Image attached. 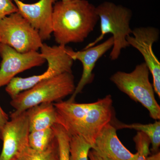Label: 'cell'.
Instances as JSON below:
<instances>
[{
  "label": "cell",
  "mask_w": 160,
  "mask_h": 160,
  "mask_svg": "<svg viewBox=\"0 0 160 160\" xmlns=\"http://www.w3.org/2000/svg\"><path fill=\"white\" fill-rule=\"evenodd\" d=\"M112 98L108 95L90 103L60 101L53 103L58 123L69 136H79L93 147L97 138L113 116Z\"/></svg>",
  "instance_id": "obj_1"
},
{
  "label": "cell",
  "mask_w": 160,
  "mask_h": 160,
  "mask_svg": "<svg viewBox=\"0 0 160 160\" xmlns=\"http://www.w3.org/2000/svg\"><path fill=\"white\" fill-rule=\"evenodd\" d=\"M99 20L95 6L87 0L57 2L52 14L55 40L61 46L82 43L93 31Z\"/></svg>",
  "instance_id": "obj_2"
},
{
  "label": "cell",
  "mask_w": 160,
  "mask_h": 160,
  "mask_svg": "<svg viewBox=\"0 0 160 160\" xmlns=\"http://www.w3.org/2000/svg\"><path fill=\"white\" fill-rule=\"evenodd\" d=\"M96 11L100 20L101 34L84 49L96 46L106 34L111 33L113 45L109 57L112 61H115L119 57L122 49L129 46L126 38L132 32L130 27L132 12L126 6L107 1L96 7Z\"/></svg>",
  "instance_id": "obj_3"
},
{
  "label": "cell",
  "mask_w": 160,
  "mask_h": 160,
  "mask_svg": "<svg viewBox=\"0 0 160 160\" xmlns=\"http://www.w3.org/2000/svg\"><path fill=\"white\" fill-rule=\"evenodd\" d=\"M76 86L72 72H64L43 80L29 90L18 94L10 102L15 111L10 116H16L43 103L59 102L74 92Z\"/></svg>",
  "instance_id": "obj_4"
},
{
  "label": "cell",
  "mask_w": 160,
  "mask_h": 160,
  "mask_svg": "<svg viewBox=\"0 0 160 160\" xmlns=\"http://www.w3.org/2000/svg\"><path fill=\"white\" fill-rule=\"evenodd\" d=\"M149 69L143 62L138 65L131 72H117L110 79L120 91L148 109L152 118L159 120L160 106L155 98L154 89L149 81Z\"/></svg>",
  "instance_id": "obj_5"
},
{
  "label": "cell",
  "mask_w": 160,
  "mask_h": 160,
  "mask_svg": "<svg viewBox=\"0 0 160 160\" xmlns=\"http://www.w3.org/2000/svg\"><path fill=\"white\" fill-rule=\"evenodd\" d=\"M0 43L21 53L38 51L43 44L38 32L18 12L0 21Z\"/></svg>",
  "instance_id": "obj_6"
},
{
  "label": "cell",
  "mask_w": 160,
  "mask_h": 160,
  "mask_svg": "<svg viewBox=\"0 0 160 160\" xmlns=\"http://www.w3.org/2000/svg\"><path fill=\"white\" fill-rule=\"evenodd\" d=\"M2 130L0 138L3 141L0 160H17L26 148L29 146L30 133L27 110L16 116H10Z\"/></svg>",
  "instance_id": "obj_7"
},
{
  "label": "cell",
  "mask_w": 160,
  "mask_h": 160,
  "mask_svg": "<svg viewBox=\"0 0 160 160\" xmlns=\"http://www.w3.org/2000/svg\"><path fill=\"white\" fill-rule=\"evenodd\" d=\"M126 38L129 46L137 49L142 54L153 78L155 92L160 98V62L152 49L153 44L159 38L160 31L158 28L141 27L132 30V34Z\"/></svg>",
  "instance_id": "obj_8"
},
{
  "label": "cell",
  "mask_w": 160,
  "mask_h": 160,
  "mask_svg": "<svg viewBox=\"0 0 160 160\" xmlns=\"http://www.w3.org/2000/svg\"><path fill=\"white\" fill-rule=\"evenodd\" d=\"M0 88L6 86L20 72L42 65L46 60L38 51L21 53L0 43Z\"/></svg>",
  "instance_id": "obj_9"
},
{
  "label": "cell",
  "mask_w": 160,
  "mask_h": 160,
  "mask_svg": "<svg viewBox=\"0 0 160 160\" xmlns=\"http://www.w3.org/2000/svg\"><path fill=\"white\" fill-rule=\"evenodd\" d=\"M12 1L18 12L38 32L42 41L50 39L52 33L53 6L56 0H39L33 4Z\"/></svg>",
  "instance_id": "obj_10"
},
{
  "label": "cell",
  "mask_w": 160,
  "mask_h": 160,
  "mask_svg": "<svg viewBox=\"0 0 160 160\" xmlns=\"http://www.w3.org/2000/svg\"><path fill=\"white\" fill-rule=\"evenodd\" d=\"M113 45V38L111 37L104 42L80 51H75L70 48L69 53L70 56L73 61L78 60L81 62L83 71L81 79L68 101L74 102L77 95L82 92L86 85L91 82L93 78L92 71L97 62L108 50L112 48Z\"/></svg>",
  "instance_id": "obj_11"
},
{
  "label": "cell",
  "mask_w": 160,
  "mask_h": 160,
  "mask_svg": "<svg viewBox=\"0 0 160 160\" xmlns=\"http://www.w3.org/2000/svg\"><path fill=\"white\" fill-rule=\"evenodd\" d=\"M107 160H136L137 153H132L122 144L117 129L110 123L104 126L92 148Z\"/></svg>",
  "instance_id": "obj_12"
},
{
  "label": "cell",
  "mask_w": 160,
  "mask_h": 160,
  "mask_svg": "<svg viewBox=\"0 0 160 160\" xmlns=\"http://www.w3.org/2000/svg\"><path fill=\"white\" fill-rule=\"evenodd\" d=\"M30 132L52 128L58 124L56 109L53 103H43L27 110Z\"/></svg>",
  "instance_id": "obj_13"
},
{
  "label": "cell",
  "mask_w": 160,
  "mask_h": 160,
  "mask_svg": "<svg viewBox=\"0 0 160 160\" xmlns=\"http://www.w3.org/2000/svg\"><path fill=\"white\" fill-rule=\"evenodd\" d=\"M117 129H133L146 134L151 142L152 151L154 153L158 152L160 146V122L156 121L154 123L144 124L135 123L132 124H120L117 125ZM116 128V129H117Z\"/></svg>",
  "instance_id": "obj_14"
},
{
  "label": "cell",
  "mask_w": 160,
  "mask_h": 160,
  "mask_svg": "<svg viewBox=\"0 0 160 160\" xmlns=\"http://www.w3.org/2000/svg\"><path fill=\"white\" fill-rule=\"evenodd\" d=\"M56 139L52 128L30 132L29 136V145L32 149L39 152L45 151Z\"/></svg>",
  "instance_id": "obj_15"
},
{
  "label": "cell",
  "mask_w": 160,
  "mask_h": 160,
  "mask_svg": "<svg viewBox=\"0 0 160 160\" xmlns=\"http://www.w3.org/2000/svg\"><path fill=\"white\" fill-rule=\"evenodd\" d=\"M58 145L56 139L48 149L39 152L28 146L24 149L17 160H58Z\"/></svg>",
  "instance_id": "obj_16"
},
{
  "label": "cell",
  "mask_w": 160,
  "mask_h": 160,
  "mask_svg": "<svg viewBox=\"0 0 160 160\" xmlns=\"http://www.w3.org/2000/svg\"><path fill=\"white\" fill-rule=\"evenodd\" d=\"M92 146L79 136H70L69 160H88Z\"/></svg>",
  "instance_id": "obj_17"
},
{
  "label": "cell",
  "mask_w": 160,
  "mask_h": 160,
  "mask_svg": "<svg viewBox=\"0 0 160 160\" xmlns=\"http://www.w3.org/2000/svg\"><path fill=\"white\" fill-rule=\"evenodd\" d=\"M52 128L54 132L58 145V160H69L70 136L59 124H55Z\"/></svg>",
  "instance_id": "obj_18"
},
{
  "label": "cell",
  "mask_w": 160,
  "mask_h": 160,
  "mask_svg": "<svg viewBox=\"0 0 160 160\" xmlns=\"http://www.w3.org/2000/svg\"><path fill=\"white\" fill-rule=\"evenodd\" d=\"M133 140L137 150L138 157L136 160H146L150 153L149 146L151 142L149 138L142 132L138 131Z\"/></svg>",
  "instance_id": "obj_19"
},
{
  "label": "cell",
  "mask_w": 160,
  "mask_h": 160,
  "mask_svg": "<svg viewBox=\"0 0 160 160\" xmlns=\"http://www.w3.org/2000/svg\"><path fill=\"white\" fill-rule=\"evenodd\" d=\"M17 12V7L12 0H0V21L7 16Z\"/></svg>",
  "instance_id": "obj_20"
},
{
  "label": "cell",
  "mask_w": 160,
  "mask_h": 160,
  "mask_svg": "<svg viewBox=\"0 0 160 160\" xmlns=\"http://www.w3.org/2000/svg\"><path fill=\"white\" fill-rule=\"evenodd\" d=\"M9 121V116L4 111L0 105V136L4 126Z\"/></svg>",
  "instance_id": "obj_21"
},
{
  "label": "cell",
  "mask_w": 160,
  "mask_h": 160,
  "mask_svg": "<svg viewBox=\"0 0 160 160\" xmlns=\"http://www.w3.org/2000/svg\"><path fill=\"white\" fill-rule=\"evenodd\" d=\"M88 158L90 160H107L101 155L97 151L92 149L91 151H89Z\"/></svg>",
  "instance_id": "obj_22"
},
{
  "label": "cell",
  "mask_w": 160,
  "mask_h": 160,
  "mask_svg": "<svg viewBox=\"0 0 160 160\" xmlns=\"http://www.w3.org/2000/svg\"><path fill=\"white\" fill-rule=\"evenodd\" d=\"M146 160H160V152H158L148 157Z\"/></svg>",
  "instance_id": "obj_23"
},
{
  "label": "cell",
  "mask_w": 160,
  "mask_h": 160,
  "mask_svg": "<svg viewBox=\"0 0 160 160\" xmlns=\"http://www.w3.org/2000/svg\"><path fill=\"white\" fill-rule=\"evenodd\" d=\"M62 2H68V1H72V0H61Z\"/></svg>",
  "instance_id": "obj_24"
}]
</instances>
